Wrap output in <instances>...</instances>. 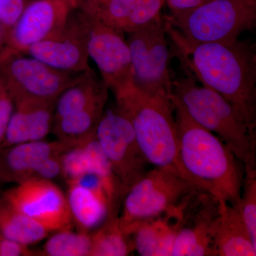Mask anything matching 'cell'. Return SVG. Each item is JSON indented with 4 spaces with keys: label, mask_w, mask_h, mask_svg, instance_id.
<instances>
[{
    "label": "cell",
    "mask_w": 256,
    "mask_h": 256,
    "mask_svg": "<svg viewBox=\"0 0 256 256\" xmlns=\"http://www.w3.org/2000/svg\"><path fill=\"white\" fill-rule=\"evenodd\" d=\"M67 202L73 220L89 232L104 223L110 212L105 194L76 184H69Z\"/></svg>",
    "instance_id": "cell-21"
},
{
    "label": "cell",
    "mask_w": 256,
    "mask_h": 256,
    "mask_svg": "<svg viewBox=\"0 0 256 256\" xmlns=\"http://www.w3.org/2000/svg\"><path fill=\"white\" fill-rule=\"evenodd\" d=\"M24 54L8 47L0 55V79L14 104L25 100L56 101L76 76Z\"/></svg>",
    "instance_id": "cell-9"
},
{
    "label": "cell",
    "mask_w": 256,
    "mask_h": 256,
    "mask_svg": "<svg viewBox=\"0 0 256 256\" xmlns=\"http://www.w3.org/2000/svg\"><path fill=\"white\" fill-rule=\"evenodd\" d=\"M172 94L202 127L220 138L244 166L256 169V126L222 96L198 86L192 74L172 82Z\"/></svg>",
    "instance_id": "cell-4"
},
{
    "label": "cell",
    "mask_w": 256,
    "mask_h": 256,
    "mask_svg": "<svg viewBox=\"0 0 256 256\" xmlns=\"http://www.w3.org/2000/svg\"><path fill=\"white\" fill-rule=\"evenodd\" d=\"M174 41L183 64L202 86L222 96L256 126V54L254 45L239 40L229 44H197Z\"/></svg>",
    "instance_id": "cell-1"
},
{
    "label": "cell",
    "mask_w": 256,
    "mask_h": 256,
    "mask_svg": "<svg viewBox=\"0 0 256 256\" xmlns=\"http://www.w3.org/2000/svg\"><path fill=\"white\" fill-rule=\"evenodd\" d=\"M76 146L44 140L0 148V182L20 184L31 180L36 170L48 158L62 156Z\"/></svg>",
    "instance_id": "cell-15"
},
{
    "label": "cell",
    "mask_w": 256,
    "mask_h": 256,
    "mask_svg": "<svg viewBox=\"0 0 256 256\" xmlns=\"http://www.w3.org/2000/svg\"><path fill=\"white\" fill-rule=\"evenodd\" d=\"M92 244V236L89 232L76 233L72 229L60 230L47 240L40 255L90 256Z\"/></svg>",
    "instance_id": "cell-25"
},
{
    "label": "cell",
    "mask_w": 256,
    "mask_h": 256,
    "mask_svg": "<svg viewBox=\"0 0 256 256\" xmlns=\"http://www.w3.org/2000/svg\"><path fill=\"white\" fill-rule=\"evenodd\" d=\"M197 190L192 182L170 170L156 168L146 172L124 198L121 229L130 238L143 222L182 212Z\"/></svg>",
    "instance_id": "cell-6"
},
{
    "label": "cell",
    "mask_w": 256,
    "mask_h": 256,
    "mask_svg": "<svg viewBox=\"0 0 256 256\" xmlns=\"http://www.w3.org/2000/svg\"><path fill=\"white\" fill-rule=\"evenodd\" d=\"M220 216V200L201 190L184 207L172 256H214V246Z\"/></svg>",
    "instance_id": "cell-11"
},
{
    "label": "cell",
    "mask_w": 256,
    "mask_h": 256,
    "mask_svg": "<svg viewBox=\"0 0 256 256\" xmlns=\"http://www.w3.org/2000/svg\"><path fill=\"white\" fill-rule=\"evenodd\" d=\"M172 101L178 126V156L188 180L217 200L237 204L244 180L238 160L220 138L192 118L172 94Z\"/></svg>",
    "instance_id": "cell-2"
},
{
    "label": "cell",
    "mask_w": 256,
    "mask_h": 256,
    "mask_svg": "<svg viewBox=\"0 0 256 256\" xmlns=\"http://www.w3.org/2000/svg\"><path fill=\"white\" fill-rule=\"evenodd\" d=\"M86 14L89 24V58L95 62L108 88L116 92L132 82L130 52L127 40L122 32Z\"/></svg>",
    "instance_id": "cell-13"
},
{
    "label": "cell",
    "mask_w": 256,
    "mask_h": 256,
    "mask_svg": "<svg viewBox=\"0 0 256 256\" xmlns=\"http://www.w3.org/2000/svg\"><path fill=\"white\" fill-rule=\"evenodd\" d=\"M88 26V18L84 10L79 14H72L60 32L32 45L26 53L60 72L82 73L90 68Z\"/></svg>",
    "instance_id": "cell-12"
},
{
    "label": "cell",
    "mask_w": 256,
    "mask_h": 256,
    "mask_svg": "<svg viewBox=\"0 0 256 256\" xmlns=\"http://www.w3.org/2000/svg\"><path fill=\"white\" fill-rule=\"evenodd\" d=\"M56 101L25 100L14 110L0 148L42 140L52 131Z\"/></svg>",
    "instance_id": "cell-17"
},
{
    "label": "cell",
    "mask_w": 256,
    "mask_h": 256,
    "mask_svg": "<svg viewBox=\"0 0 256 256\" xmlns=\"http://www.w3.org/2000/svg\"><path fill=\"white\" fill-rule=\"evenodd\" d=\"M206 0H166L170 10V20H174L196 9Z\"/></svg>",
    "instance_id": "cell-29"
},
{
    "label": "cell",
    "mask_w": 256,
    "mask_h": 256,
    "mask_svg": "<svg viewBox=\"0 0 256 256\" xmlns=\"http://www.w3.org/2000/svg\"><path fill=\"white\" fill-rule=\"evenodd\" d=\"M76 0H35L8 34L9 47L26 53L32 45L53 36L73 14Z\"/></svg>",
    "instance_id": "cell-14"
},
{
    "label": "cell",
    "mask_w": 256,
    "mask_h": 256,
    "mask_svg": "<svg viewBox=\"0 0 256 256\" xmlns=\"http://www.w3.org/2000/svg\"><path fill=\"white\" fill-rule=\"evenodd\" d=\"M108 88L92 68L77 74L55 102L54 121L108 100Z\"/></svg>",
    "instance_id": "cell-19"
},
{
    "label": "cell",
    "mask_w": 256,
    "mask_h": 256,
    "mask_svg": "<svg viewBox=\"0 0 256 256\" xmlns=\"http://www.w3.org/2000/svg\"><path fill=\"white\" fill-rule=\"evenodd\" d=\"M104 1V0H85L82 5H86V6H90V5H95L99 4L101 2Z\"/></svg>",
    "instance_id": "cell-30"
},
{
    "label": "cell",
    "mask_w": 256,
    "mask_h": 256,
    "mask_svg": "<svg viewBox=\"0 0 256 256\" xmlns=\"http://www.w3.org/2000/svg\"><path fill=\"white\" fill-rule=\"evenodd\" d=\"M90 256H126L133 249L132 242L120 226L118 213H110L100 226L90 234Z\"/></svg>",
    "instance_id": "cell-24"
},
{
    "label": "cell",
    "mask_w": 256,
    "mask_h": 256,
    "mask_svg": "<svg viewBox=\"0 0 256 256\" xmlns=\"http://www.w3.org/2000/svg\"><path fill=\"white\" fill-rule=\"evenodd\" d=\"M0 195H1V194H0Z\"/></svg>",
    "instance_id": "cell-32"
},
{
    "label": "cell",
    "mask_w": 256,
    "mask_h": 256,
    "mask_svg": "<svg viewBox=\"0 0 256 256\" xmlns=\"http://www.w3.org/2000/svg\"><path fill=\"white\" fill-rule=\"evenodd\" d=\"M0 37H1V26H0Z\"/></svg>",
    "instance_id": "cell-31"
},
{
    "label": "cell",
    "mask_w": 256,
    "mask_h": 256,
    "mask_svg": "<svg viewBox=\"0 0 256 256\" xmlns=\"http://www.w3.org/2000/svg\"><path fill=\"white\" fill-rule=\"evenodd\" d=\"M182 215L168 214L143 222L131 236L133 249L142 256H171Z\"/></svg>",
    "instance_id": "cell-20"
},
{
    "label": "cell",
    "mask_w": 256,
    "mask_h": 256,
    "mask_svg": "<svg viewBox=\"0 0 256 256\" xmlns=\"http://www.w3.org/2000/svg\"><path fill=\"white\" fill-rule=\"evenodd\" d=\"M105 105L95 104L54 121L52 131L56 140L78 146L95 138Z\"/></svg>",
    "instance_id": "cell-22"
},
{
    "label": "cell",
    "mask_w": 256,
    "mask_h": 256,
    "mask_svg": "<svg viewBox=\"0 0 256 256\" xmlns=\"http://www.w3.org/2000/svg\"><path fill=\"white\" fill-rule=\"evenodd\" d=\"M114 92L116 108L130 121L148 162L188 180L178 156V126L172 95L148 94L133 82Z\"/></svg>",
    "instance_id": "cell-3"
},
{
    "label": "cell",
    "mask_w": 256,
    "mask_h": 256,
    "mask_svg": "<svg viewBox=\"0 0 256 256\" xmlns=\"http://www.w3.org/2000/svg\"><path fill=\"white\" fill-rule=\"evenodd\" d=\"M166 0H104L82 10L122 33H131L156 20Z\"/></svg>",
    "instance_id": "cell-16"
},
{
    "label": "cell",
    "mask_w": 256,
    "mask_h": 256,
    "mask_svg": "<svg viewBox=\"0 0 256 256\" xmlns=\"http://www.w3.org/2000/svg\"><path fill=\"white\" fill-rule=\"evenodd\" d=\"M214 256H256V247L238 206L220 200V216L214 246Z\"/></svg>",
    "instance_id": "cell-18"
},
{
    "label": "cell",
    "mask_w": 256,
    "mask_h": 256,
    "mask_svg": "<svg viewBox=\"0 0 256 256\" xmlns=\"http://www.w3.org/2000/svg\"><path fill=\"white\" fill-rule=\"evenodd\" d=\"M96 138L110 164L122 200L146 173L148 161L129 119L117 108L104 112Z\"/></svg>",
    "instance_id": "cell-8"
},
{
    "label": "cell",
    "mask_w": 256,
    "mask_h": 256,
    "mask_svg": "<svg viewBox=\"0 0 256 256\" xmlns=\"http://www.w3.org/2000/svg\"><path fill=\"white\" fill-rule=\"evenodd\" d=\"M26 6L25 0H0V26L11 30Z\"/></svg>",
    "instance_id": "cell-27"
},
{
    "label": "cell",
    "mask_w": 256,
    "mask_h": 256,
    "mask_svg": "<svg viewBox=\"0 0 256 256\" xmlns=\"http://www.w3.org/2000/svg\"><path fill=\"white\" fill-rule=\"evenodd\" d=\"M166 20L168 33L182 43H232L256 26V0H206L182 18Z\"/></svg>",
    "instance_id": "cell-5"
},
{
    "label": "cell",
    "mask_w": 256,
    "mask_h": 256,
    "mask_svg": "<svg viewBox=\"0 0 256 256\" xmlns=\"http://www.w3.org/2000/svg\"><path fill=\"white\" fill-rule=\"evenodd\" d=\"M14 107L11 94L0 79V146L4 141L6 128L14 112Z\"/></svg>",
    "instance_id": "cell-28"
},
{
    "label": "cell",
    "mask_w": 256,
    "mask_h": 256,
    "mask_svg": "<svg viewBox=\"0 0 256 256\" xmlns=\"http://www.w3.org/2000/svg\"><path fill=\"white\" fill-rule=\"evenodd\" d=\"M1 196L10 206L42 224L50 232L72 229L74 220L66 196L52 181L28 180L6 190Z\"/></svg>",
    "instance_id": "cell-10"
},
{
    "label": "cell",
    "mask_w": 256,
    "mask_h": 256,
    "mask_svg": "<svg viewBox=\"0 0 256 256\" xmlns=\"http://www.w3.org/2000/svg\"><path fill=\"white\" fill-rule=\"evenodd\" d=\"M242 194L236 205L256 247V169L244 170Z\"/></svg>",
    "instance_id": "cell-26"
},
{
    "label": "cell",
    "mask_w": 256,
    "mask_h": 256,
    "mask_svg": "<svg viewBox=\"0 0 256 256\" xmlns=\"http://www.w3.org/2000/svg\"><path fill=\"white\" fill-rule=\"evenodd\" d=\"M48 233L42 224L20 213L0 195V235L30 246L46 238Z\"/></svg>",
    "instance_id": "cell-23"
},
{
    "label": "cell",
    "mask_w": 256,
    "mask_h": 256,
    "mask_svg": "<svg viewBox=\"0 0 256 256\" xmlns=\"http://www.w3.org/2000/svg\"><path fill=\"white\" fill-rule=\"evenodd\" d=\"M168 33V21L160 14L152 22L128 34L132 82L148 94L172 95Z\"/></svg>",
    "instance_id": "cell-7"
}]
</instances>
